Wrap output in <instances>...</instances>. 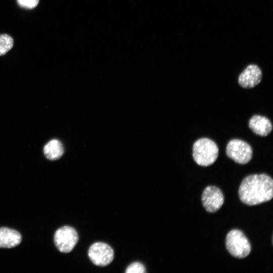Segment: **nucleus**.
<instances>
[{
	"mask_svg": "<svg viewBox=\"0 0 273 273\" xmlns=\"http://www.w3.org/2000/svg\"><path fill=\"white\" fill-rule=\"evenodd\" d=\"M43 153L46 158L51 160L59 159L63 154L64 148L62 143L57 140H53L44 147Z\"/></svg>",
	"mask_w": 273,
	"mask_h": 273,
	"instance_id": "11",
	"label": "nucleus"
},
{
	"mask_svg": "<svg viewBox=\"0 0 273 273\" xmlns=\"http://www.w3.org/2000/svg\"><path fill=\"white\" fill-rule=\"evenodd\" d=\"M88 255L96 265L105 266L109 264L114 258V251L107 244L96 242L89 248Z\"/></svg>",
	"mask_w": 273,
	"mask_h": 273,
	"instance_id": "6",
	"label": "nucleus"
},
{
	"mask_svg": "<svg viewBox=\"0 0 273 273\" xmlns=\"http://www.w3.org/2000/svg\"><path fill=\"white\" fill-rule=\"evenodd\" d=\"M78 241L76 231L70 226L59 229L54 235V243L57 249L62 253L71 252Z\"/></svg>",
	"mask_w": 273,
	"mask_h": 273,
	"instance_id": "5",
	"label": "nucleus"
},
{
	"mask_svg": "<svg viewBox=\"0 0 273 273\" xmlns=\"http://www.w3.org/2000/svg\"><path fill=\"white\" fill-rule=\"evenodd\" d=\"M249 127L256 134L261 136H266L272 130V124L267 117L255 115L249 121Z\"/></svg>",
	"mask_w": 273,
	"mask_h": 273,
	"instance_id": "9",
	"label": "nucleus"
},
{
	"mask_svg": "<svg viewBox=\"0 0 273 273\" xmlns=\"http://www.w3.org/2000/svg\"><path fill=\"white\" fill-rule=\"evenodd\" d=\"M226 154L236 163L245 164L251 160L253 150L250 145L246 142L239 139H233L226 146Z\"/></svg>",
	"mask_w": 273,
	"mask_h": 273,
	"instance_id": "4",
	"label": "nucleus"
},
{
	"mask_svg": "<svg viewBox=\"0 0 273 273\" xmlns=\"http://www.w3.org/2000/svg\"><path fill=\"white\" fill-rule=\"evenodd\" d=\"M218 151V148L213 141L208 138H201L193 145V157L199 165L208 166L215 162Z\"/></svg>",
	"mask_w": 273,
	"mask_h": 273,
	"instance_id": "2",
	"label": "nucleus"
},
{
	"mask_svg": "<svg viewBox=\"0 0 273 273\" xmlns=\"http://www.w3.org/2000/svg\"><path fill=\"white\" fill-rule=\"evenodd\" d=\"M21 236L16 230L7 228H0V248H14L21 243Z\"/></svg>",
	"mask_w": 273,
	"mask_h": 273,
	"instance_id": "10",
	"label": "nucleus"
},
{
	"mask_svg": "<svg viewBox=\"0 0 273 273\" xmlns=\"http://www.w3.org/2000/svg\"><path fill=\"white\" fill-rule=\"evenodd\" d=\"M14 40L7 34H0V56L5 55L13 47Z\"/></svg>",
	"mask_w": 273,
	"mask_h": 273,
	"instance_id": "12",
	"label": "nucleus"
},
{
	"mask_svg": "<svg viewBox=\"0 0 273 273\" xmlns=\"http://www.w3.org/2000/svg\"><path fill=\"white\" fill-rule=\"evenodd\" d=\"M225 246L232 256L241 259L249 255L251 250L249 240L239 230H232L229 232L225 238Z\"/></svg>",
	"mask_w": 273,
	"mask_h": 273,
	"instance_id": "3",
	"label": "nucleus"
},
{
	"mask_svg": "<svg viewBox=\"0 0 273 273\" xmlns=\"http://www.w3.org/2000/svg\"><path fill=\"white\" fill-rule=\"evenodd\" d=\"M126 273H145L146 268L144 265L139 262H134L130 264L126 269Z\"/></svg>",
	"mask_w": 273,
	"mask_h": 273,
	"instance_id": "13",
	"label": "nucleus"
},
{
	"mask_svg": "<svg viewBox=\"0 0 273 273\" xmlns=\"http://www.w3.org/2000/svg\"><path fill=\"white\" fill-rule=\"evenodd\" d=\"M17 1L20 7L27 9H34L39 3V0H17Z\"/></svg>",
	"mask_w": 273,
	"mask_h": 273,
	"instance_id": "14",
	"label": "nucleus"
},
{
	"mask_svg": "<svg viewBox=\"0 0 273 273\" xmlns=\"http://www.w3.org/2000/svg\"><path fill=\"white\" fill-rule=\"evenodd\" d=\"M262 77L260 68L256 65L250 64L240 74L238 82L243 88H251L258 85L261 82Z\"/></svg>",
	"mask_w": 273,
	"mask_h": 273,
	"instance_id": "8",
	"label": "nucleus"
},
{
	"mask_svg": "<svg viewBox=\"0 0 273 273\" xmlns=\"http://www.w3.org/2000/svg\"><path fill=\"white\" fill-rule=\"evenodd\" d=\"M238 194L240 200L250 206L269 201L273 197V180L264 173L248 175L241 183Z\"/></svg>",
	"mask_w": 273,
	"mask_h": 273,
	"instance_id": "1",
	"label": "nucleus"
},
{
	"mask_svg": "<svg viewBox=\"0 0 273 273\" xmlns=\"http://www.w3.org/2000/svg\"><path fill=\"white\" fill-rule=\"evenodd\" d=\"M201 201L205 209L208 212L217 211L224 202V196L221 191L215 186H210L204 190Z\"/></svg>",
	"mask_w": 273,
	"mask_h": 273,
	"instance_id": "7",
	"label": "nucleus"
}]
</instances>
